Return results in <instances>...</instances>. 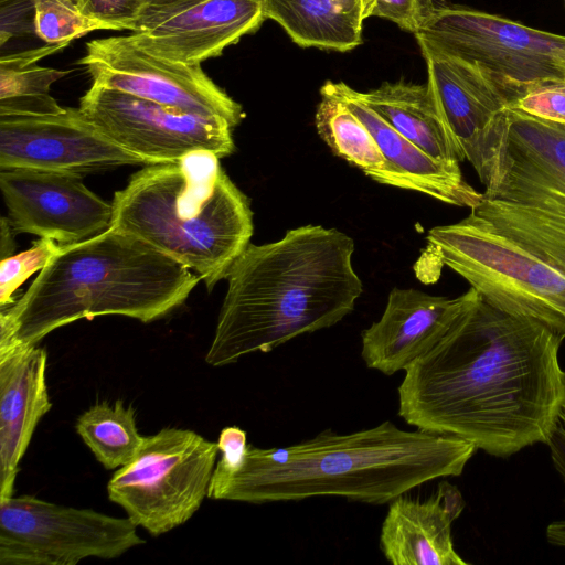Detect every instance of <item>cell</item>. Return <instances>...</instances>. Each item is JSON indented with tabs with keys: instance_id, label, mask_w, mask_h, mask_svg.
<instances>
[{
	"instance_id": "1",
	"label": "cell",
	"mask_w": 565,
	"mask_h": 565,
	"mask_svg": "<svg viewBox=\"0 0 565 565\" xmlns=\"http://www.w3.org/2000/svg\"><path fill=\"white\" fill-rule=\"evenodd\" d=\"M563 340L477 291L436 345L405 370L398 415L495 457L547 444L564 399Z\"/></svg>"
},
{
	"instance_id": "2",
	"label": "cell",
	"mask_w": 565,
	"mask_h": 565,
	"mask_svg": "<svg viewBox=\"0 0 565 565\" xmlns=\"http://www.w3.org/2000/svg\"><path fill=\"white\" fill-rule=\"evenodd\" d=\"M476 450L461 438L403 430L390 420L350 434L324 430L282 448L248 444L237 461L215 463L207 498L266 503L342 497L385 504L425 482L461 475Z\"/></svg>"
},
{
	"instance_id": "3",
	"label": "cell",
	"mask_w": 565,
	"mask_h": 565,
	"mask_svg": "<svg viewBox=\"0 0 565 565\" xmlns=\"http://www.w3.org/2000/svg\"><path fill=\"white\" fill-rule=\"evenodd\" d=\"M431 259L492 306L565 338V188L501 170L461 221L430 228Z\"/></svg>"
},
{
	"instance_id": "4",
	"label": "cell",
	"mask_w": 565,
	"mask_h": 565,
	"mask_svg": "<svg viewBox=\"0 0 565 565\" xmlns=\"http://www.w3.org/2000/svg\"><path fill=\"white\" fill-rule=\"evenodd\" d=\"M353 252L345 233L311 224L273 243L249 244L227 274L205 362L227 365L340 322L363 291Z\"/></svg>"
},
{
	"instance_id": "5",
	"label": "cell",
	"mask_w": 565,
	"mask_h": 565,
	"mask_svg": "<svg viewBox=\"0 0 565 565\" xmlns=\"http://www.w3.org/2000/svg\"><path fill=\"white\" fill-rule=\"evenodd\" d=\"M128 233L108 228L62 245L28 290L0 312V347L34 345L79 319L119 315L151 322L182 305L200 280Z\"/></svg>"
},
{
	"instance_id": "6",
	"label": "cell",
	"mask_w": 565,
	"mask_h": 565,
	"mask_svg": "<svg viewBox=\"0 0 565 565\" xmlns=\"http://www.w3.org/2000/svg\"><path fill=\"white\" fill-rule=\"evenodd\" d=\"M111 205L110 228L194 270L209 290L227 277L254 232L248 198L207 150L146 166Z\"/></svg>"
},
{
	"instance_id": "7",
	"label": "cell",
	"mask_w": 565,
	"mask_h": 565,
	"mask_svg": "<svg viewBox=\"0 0 565 565\" xmlns=\"http://www.w3.org/2000/svg\"><path fill=\"white\" fill-rule=\"evenodd\" d=\"M217 443L193 430L166 427L143 437L136 456L107 483L111 502L152 536L189 521L207 491L218 454Z\"/></svg>"
},
{
	"instance_id": "8",
	"label": "cell",
	"mask_w": 565,
	"mask_h": 565,
	"mask_svg": "<svg viewBox=\"0 0 565 565\" xmlns=\"http://www.w3.org/2000/svg\"><path fill=\"white\" fill-rule=\"evenodd\" d=\"M417 43L488 72L511 105L533 84L565 79V35L465 7H438Z\"/></svg>"
},
{
	"instance_id": "9",
	"label": "cell",
	"mask_w": 565,
	"mask_h": 565,
	"mask_svg": "<svg viewBox=\"0 0 565 565\" xmlns=\"http://www.w3.org/2000/svg\"><path fill=\"white\" fill-rule=\"evenodd\" d=\"M137 525L92 509L23 494L0 499L1 565H76L117 558L145 544Z\"/></svg>"
},
{
	"instance_id": "10",
	"label": "cell",
	"mask_w": 565,
	"mask_h": 565,
	"mask_svg": "<svg viewBox=\"0 0 565 565\" xmlns=\"http://www.w3.org/2000/svg\"><path fill=\"white\" fill-rule=\"evenodd\" d=\"M93 85L117 89L190 114L220 117L233 128L244 118L237 102L201 64L188 65L152 54L129 35L92 40L78 61Z\"/></svg>"
},
{
	"instance_id": "11",
	"label": "cell",
	"mask_w": 565,
	"mask_h": 565,
	"mask_svg": "<svg viewBox=\"0 0 565 565\" xmlns=\"http://www.w3.org/2000/svg\"><path fill=\"white\" fill-rule=\"evenodd\" d=\"M78 108L109 138L150 164L196 150L220 158L235 150L234 128L225 119L179 111L117 89L92 84Z\"/></svg>"
},
{
	"instance_id": "12",
	"label": "cell",
	"mask_w": 565,
	"mask_h": 565,
	"mask_svg": "<svg viewBox=\"0 0 565 565\" xmlns=\"http://www.w3.org/2000/svg\"><path fill=\"white\" fill-rule=\"evenodd\" d=\"M149 166L124 148L79 108L41 115H0V168L84 177L120 166Z\"/></svg>"
},
{
	"instance_id": "13",
	"label": "cell",
	"mask_w": 565,
	"mask_h": 565,
	"mask_svg": "<svg viewBox=\"0 0 565 565\" xmlns=\"http://www.w3.org/2000/svg\"><path fill=\"white\" fill-rule=\"evenodd\" d=\"M444 115L481 183L495 179L508 130L509 98L483 68L418 43Z\"/></svg>"
},
{
	"instance_id": "14",
	"label": "cell",
	"mask_w": 565,
	"mask_h": 565,
	"mask_svg": "<svg viewBox=\"0 0 565 565\" xmlns=\"http://www.w3.org/2000/svg\"><path fill=\"white\" fill-rule=\"evenodd\" d=\"M264 20L263 0H182L146 7L129 36L152 54L195 65L256 32Z\"/></svg>"
},
{
	"instance_id": "15",
	"label": "cell",
	"mask_w": 565,
	"mask_h": 565,
	"mask_svg": "<svg viewBox=\"0 0 565 565\" xmlns=\"http://www.w3.org/2000/svg\"><path fill=\"white\" fill-rule=\"evenodd\" d=\"M0 189L17 233L75 244L109 228L113 205L82 177L34 169L1 170Z\"/></svg>"
},
{
	"instance_id": "16",
	"label": "cell",
	"mask_w": 565,
	"mask_h": 565,
	"mask_svg": "<svg viewBox=\"0 0 565 565\" xmlns=\"http://www.w3.org/2000/svg\"><path fill=\"white\" fill-rule=\"evenodd\" d=\"M476 294L472 287L456 298L393 288L381 318L362 331L364 363L385 375L405 371L436 345Z\"/></svg>"
},
{
	"instance_id": "17",
	"label": "cell",
	"mask_w": 565,
	"mask_h": 565,
	"mask_svg": "<svg viewBox=\"0 0 565 565\" xmlns=\"http://www.w3.org/2000/svg\"><path fill=\"white\" fill-rule=\"evenodd\" d=\"M46 365L47 353L36 344L0 347V499L13 495L19 463L52 408Z\"/></svg>"
},
{
	"instance_id": "18",
	"label": "cell",
	"mask_w": 565,
	"mask_h": 565,
	"mask_svg": "<svg viewBox=\"0 0 565 565\" xmlns=\"http://www.w3.org/2000/svg\"><path fill=\"white\" fill-rule=\"evenodd\" d=\"M465 505L459 489L448 481L424 501L394 499L380 533L385 558L394 565H467L451 536V524Z\"/></svg>"
},
{
	"instance_id": "19",
	"label": "cell",
	"mask_w": 565,
	"mask_h": 565,
	"mask_svg": "<svg viewBox=\"0 0 565 565\" xmlns=\"http://www.w3.org/2000/svg\"><path fill=\"white\" fill-rule=\"evenodd\" d=\"M339 96L374 137L386 160L404 174L414 191L440 202L472 209L482 193L475 190L462 177L459 162L431 158L390 126L343 82H326L322 86Z\"/></svg>"
},
{
	"instance_id": "20",
	"label": "cell",
	"mask_w": 565,
	"mask_h": 565,
	"mask_svg": "<svg viewBox=\"0 0 565 565\" xmlns=\"http://www.w3.org/2000/svg\"><path fill=\"white\" fill-rule=\"evenodd\" d=\"M360 98L402 136L434 159L466 160L428 82H385Z\"/></svg>"
},
{
	"instance_id": "21",
	"label": "cell",
	"mask_w": 565,
	"mask_h": 565,
	"mask_svg": "<svg viewBox=\"0 0 565 565\" xmlns=\"http://www.w3.org/2000/svg\"><path fill=\"white\" fill-rule=\"evenodd\" d=\"M263 9L299 46L348 52L362 43L371 1L263 0Z\"/></svg>"
},
{
	"instance_id": "22",
	"label": "cell",
	"mask_w": 565,
	"mask_h": 565,
	"mask_svg": "<svg viewBox=\"0 0 565 565\" xmlns=\"http://www.w3.org/2000/svg\"><path fill=\"white\" fill-rule=\"evenodd\" d=\"M320 95L315 124L333 154L377 183L414 191L411 181L386 160L370 130L347 104L323 87Z\"/></svg>"
},
{
	"instance_id": "23",
	"label": "cell",
	"mask_w": 565,
	"mask_h": 565,
	"mask_svg": "<svg viewBox=\"0 0 565 565\" xmlns=\"http://www.w3.org/2000/svg\"><path fill=\"white\" fill-rule=\"evenodd\" d=\"M75 429L95 458L108 470L127 465L139 450L143 437L137 429L132 406L121 399L93 405L76 420Z\"/></svg>"
},
{
	"instance_id": "24",
	"label": "cell",
	"mask_w": 565,
	"mask_h": 565,
	"mask_svg": "<svg viewBox=\"0 0 565 565\" xmlns=\"http://www.w3.org/2000/svg\"><path fill=\"white\" fill-rule=\"evenodd\" d=\"M32 29L47 44L67 45L95 30H113L109 24L85 15L75 0H33Z\"/></svg>"
},
{
	"instance_id": "25",
	"label": "cell",
	"mask_w": 565,
	"mask_h": 565,
	"mask_svg": "<svg viewBox=\"0 0 565 565\" xmlns=\"http://www.w3.org/2000/svg\"><path fill=\"white\" fill-rule=\"evenodd\" d=\"M68 71L29 63L19 54L0 58V99L47 96L51 85Z\"/></svg>"
},
{
	"instance_id": "26",
	"label": "cell",
	"mask_w": 565,
	"mask_h": 565,
	"mask_svg": "<svg viewBox=\"0 0 565 565\" xmlns=\"http://www.w3.org/2000/svg\"><path fill=\"white\" fill-rule=\"evenodd\" d=\"M62 245L49 238H40L34 242L31 248L13 256L1 259L0 265V307L1 309L12 305L14 291L31 275L42 270L53 257H55Z\"/></svg>"
},
{
	"instance_id": "27",
	"label": "cell",
	"mask_w": 565,
	"mask_h": 565,
	"mask_svg": "<svg viewBox=\"0 0 565 565\" xmlns=\"http://www.w3.org/2000/svg\"><path fill=\"white\" fill-rule=\"evenodd\" d=\"M510 108L565 125V79H545L531 85Z\"/></svg>"
},
{
	"instance_id": "28",
	"label": "cell",
	"mask_w": 565,
	"mask_h": 565,
	"mask_svg": "<svg viewBox=\"0 0 565 565\" xmlns=\"http://www.w3.org/2000/svg\"><path fill=\"white\" fill-rule=\"evenodd\" d=\"M370 17L394 22L414 35L429 22L438 7L434 0H370Z\"/></svg>"
},
{
	"instance_id": "29",
	"label": "cell",
	"mask_w": 565,
	"mask_h": 565,
	"mask_svg": "<svg viewBox=\"0 0 565 565\" xmlns=\"http://www.w3.org/2000/svg\"><path fill=\"white\" fill-rule=\"evenodd\" d=\"M81 11L109 24L113 30H130L147 6V0H75Z\"/></svg>"
},
{
	"instance_id": "30",
	"label": "cell",
	"mask_w": 565,
	"mask_h": 565,
	"mask_svg": "<svg viewBox=\"0 0 565 565\" xmlns=\"http://www.w3.org/2000/svg\"><path fill=\"white\" fill-rule=\"evenodd\" d=\"M554 466L565 482V448L555 457ZM546 537L551 544L565 547V520L551 523L546 529Z\"/></svg>"
},
{
	"instance_id": "31",
	"label": "cell",
	"mask_w": 565,
	"mask_h": 565,
	"mask_svg": "<svg viewBox=\"0 0 565 565\" xmlns=\"http://www.w3.org/2000/svg\"><path fill=\"white\" fill-rule=\"evenodd\" d=\"M17 233L9 217H1V239H0V252L1 259L12 256L14 252V236Z\"/></svg>"
},
{
	"instance_id": "32",
	"label": "cell",
	"mask_w": 565,
	"mask_h": 565,
	"mask_svg": "<svg viewBox=\"0 0 565 565\" xmlns=\"http://www.w3.org/2000/svg\"><path fill=\"white\" fill-rule=\"evenodd\" d=\"M178 1H182V0H147V6L146 7L163 6V4H168V3H172V2H178Z\"/></svg>"
},
{
	"instance_id": "33",
	"label": "cell",
	"mask_w": 565,
	"mask_h": 565,
	"mask_svg": "<svg viewBox=\"0 0 565 565\" xmlns=\"http://www.w3.org/2000/svg\"><path fill=\"white\" fill-rule=\"evenodd\" d=\"M564 384H565V381H564ZM559 424L565 433V392H564V399H563L561 414H559Z\"/></svg>"
}]
</instances>
